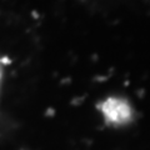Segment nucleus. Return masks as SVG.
Here are the masks:
<instances>
[{"label":"nucleus","instance_id":"1","mask_svg":"<svg viewBox=\"0 0 150 150\" xmlns=\"http://www.w3.org/2000/svg\"><path fill=\"white\" fill-rule=\"evenodd\" d=\"M104 123L111 128H124L135 120L134 106L124 96H108L98 105Z\"/></svg>","mask_w":150,"mask_h":150},{"label":"nucleus","instance_id":"2","mask_svg":"<svg viewBox=\"0 0 150 150\" xmlns=\"http://www.w3.org/2000/svg\"><path fill=\"white\" fill-rule=\"evenodd\" d=\"M3 76H4V65L3 62L0 59V88H1V83H3Z\"/></svg>","mask_w":150,"mask_h":150}]
</instances>
